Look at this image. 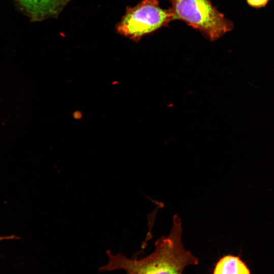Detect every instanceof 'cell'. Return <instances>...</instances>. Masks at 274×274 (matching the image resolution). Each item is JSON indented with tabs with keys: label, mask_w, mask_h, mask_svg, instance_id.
I'll list each match as a JSON object with an SVG mask.
<instances>
[{
	"label": "cell",
	"mask_w": 274,
	"mask_h": 274,
	"mask_svg": "<svg viewBox=\"0 0 274 274\" xmlns=\"http://www.w3.org/2000/svg\"><path fill=\"white\" fill-rule=\"evenodd\" d=\"M182 233L181 220L176 215L169 234L155 242V250L151 254L142 259H132L108 251L109 262L99 267V270L121 269L127 274H182L186 266L198 263V258L184 248Z\"/></svg>",
	"instance_id": "obj_1"
},
{
	"label": "cell",
	"mask_w": 274,
	"mask_h": 274,
	"mask_svg": "<svg viewBox=\"0 0 274 274\" xmlns=\"http://www.w3.org/2000/svg\"><path fill=\"white\" fill-rule=\"evenodd\" d=\"M175 20L184 21L215 41L233 30V22L214 7L210 0H169Z\"/></svg>",
	"instance_id": "obj_2"
},
{
	"label": "cell",
	"mask_w": 274,
	"mask_h": 274,
	"mask_svg": "<svg viewBox=\"0 0 274 274\" xmlns=\"http://www.w3.org/2000/svg\"><path fill=\"white\" fill-rule=\"evenodd\" d=\"M173 20L175 18L170 9L160 8L158 0H144L135 7L127 8L117 30L122 36L138 42Z\"/></svg>",
	"instance_id": "obj_3"
},
{
	"label": "cell",
	"mask_w": 274,
	"mask_h": 274,
	"mask_svg": "<svg viewBox=\"0 0 274 274\" xmlns=\"http://www.w3.org/2000/svg\"><path fill=\"white\" fill-rule=\"evenodd\" d=\"M33 21L43 20L57 14L67 0H12Z\"/></svg>",
	"instance_id": "obj_4"
},
{
	"label": "cell",
	"mask_w": 274,
	"mask_h": 274,
	"mask_svg": "<svg viewBox=\"0 0 274 274\" xmlns=\"http://www.w3.org/2000/svg\"><path fill=\"white\" fill-rule=\"evenodd\" d=\"M213 274H250V272L239 257L228 255L217 262Z\"/></svg>",
	"instance_id": "obj_5"
},
{
	"label": "cell",
	"mask_w": 274,
	"mask_h": 274,
	"mask_svg": "<svg viewBox=\"0 0 274 274\" xmlns=\"http://www.w3.org/2000/svg\"><path fill=\"white\" fill-rule=\"evenodd\" d=\"M246 1L249 7L259 9L265 7L270 0H246Z\"/></svg>",
	"instance_id": "obj_6"
},
{
	"label": "cell",
	"mask_w": 274,
	"mask_h": 274,
	"mask_svg": "<svg viewBox=\"0 0 274 274\" xmlns=\"http://www.w3.org/2000/svg\"><path fill=\"white\" fill-rule=\"evenodd\" d=\"M9 236H0V241L1 240H4V239H9Z\"/></svg>",
	"instance_id": "obj_7"
}]
</instances>
